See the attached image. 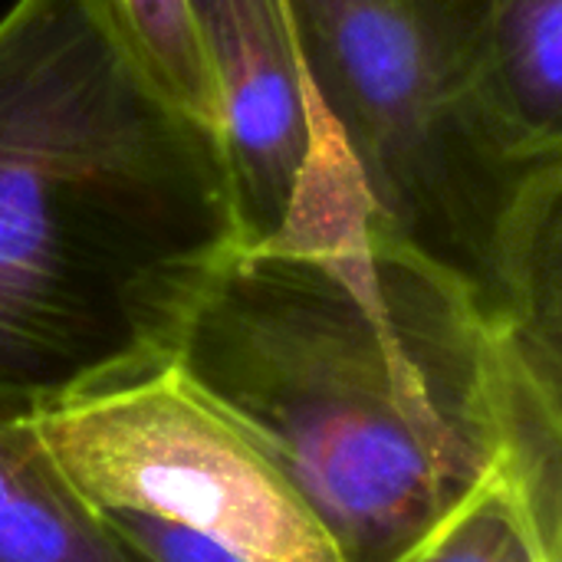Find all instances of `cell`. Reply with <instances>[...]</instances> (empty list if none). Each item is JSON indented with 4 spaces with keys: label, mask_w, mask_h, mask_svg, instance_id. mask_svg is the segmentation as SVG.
Returning <instances> with one entry per match:
<instances>
[{
    "label": "cell",
    "mask_w": 562,
    "mask_h": 562,
    "mask_svg": "<svg viewBox=\"0 0 562 562\" xmlns=\"http://www.w3.org/2000/svg\"><path fill=\"white\" fill-rule=\"evenodd\" d=\"M280 464L342 562H392L507 471L562 543V385L451 277L389 237L359 181L303 191L234 250L171 359Z\"/></svg>",
    "instance_id": "1"
},
{
    "label": "cell",
    "mask_w": 562,
    "mask_h": 562,
    "mask_svg": "<svg viewBox=\"0 0 562 562\" xmlns=\"http://www.w3.org/2000/svg\"><path fill=\"white\" fill-rule=\"evenodd\" d=\"M244 247L221 132L168 99L99 0L0 16V398L30 412L175 359Z\"/></svg>",
    "instance_id": "2"
},
{
    "label": "cell",
    "mask_w": 562,
    "mask_h": 562,
    "mask_svg": "<svg viewBox=\"0 0 562 562\" xmlns=\"http://www.w3.org/2000/svg\"><path fill=\"white\" fill-rule=\"evenodd\" d=\"M303 79L372 221L471 293L491 329L562 379V158L494 86L491 0H286Z\"/></svg>",
    "instance_id": "3"
},
{
    "label": "cell",
    "mask_w": 562,
    "mask_h": 562,
    "mask_svg": "<svg viewBox=\"0 0 562 562\" xmlns=\"http://www.w3.org/2000/svg\"><path fill=\"white\" fill-rule=\"evenodd\" d=\"M30 425L99 514H135L237 562H342L267 448L175 362L30 412Z\"/></svg>",
    "instance_id": "4"
},
{
    "label": "cell",
    "mask_w": 562,
    "mask_h": 562,
    "mask_svg": "<svg viewBox=\"0 0 562 562\" xmlns=\"http://www.w3.org/2000/svg\"><path fill=\"white\" fill-rule=\"evenodd\" d=\"M217 92L244 247L286 224L310 161V86L286 0H188Z\"/></svg>",
    "instance_id": "5"
},
{
    "label": "cell",
    "mask_w": 562,
    "mask_h": 562,
    "mask_svg": "<svg viewBox=\"0 0 562 562\" xmlns=\"http://www.w3.org/2000/svg\"><path fill=\"white\" fill-rule=\"evenodd\" d=\"M0 562H145L43 451L30 408L0 398Z\"/></svg>",
    "instance_id": "6"
},
{
    "label": "cell",
    "mask_w": 562,
    "mask_h": 562,
    "mask_svg": "<svg viewBox=\"0 0 562 562\" xmlns=\"http://www.w3.org/2000/svg\"><path fill=\"white\" fill-rule=\"evenodd\" d=\"M491 69L527 148L562 158V0H491Z\"/></svg>",
    "instance_id": "7"
},
{
    "label": "cell",
    "mask_w": 562,
    "mask_h": 562,
    "mask_svg": "<svg viewBox=\"0 0 562 562\" xmlns=\"http://www.w3.org/2000/svg\"><path fill=\"white\" fill-rule=\"evenodd\" d=\"M392 562H562L507 471L471 487L422 540Z\"/></svg>",
    "instance_id": "8"
},
{
    "label": "cell",
    "mask_w": 562,
    "mask_h": 562,
    "mask_svg": "<svg viewBox=\"0 0 562 562\" xmlns=\"http://www.w3.org/2000/svg\"><path fill=\"white\" fill-rule=\"evenodd\" d=\"M148 79L191 115L217 128V92L188 0H99Z\"/></svg>",
    "instance_id": "9"
}]
</instances>
